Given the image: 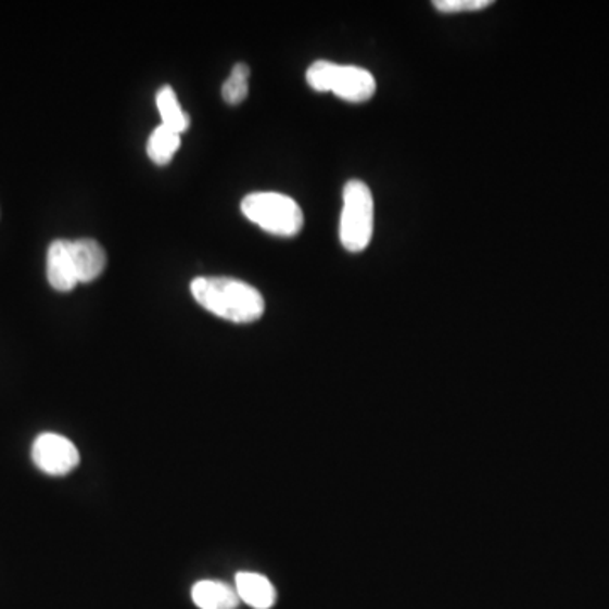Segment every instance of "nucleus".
<instances>
[{
  "mask_svg": "<svg viewBox=\"0 0 609 609\" xmlns=\"http://www.w3.org/2000/svg\"><path fill=\"white\" fill-rule=\"evenodd\" d=\"M181 138L178 132L166 126L156 127L148 141V156L157 166H165L172 162L173 156L180 148Z\"/></svg>",
  "mask_w": 609,
  "mask_h": 609,
  "instance_id": "nucleus-10",
  "label": "nucleus"
},
{
  "mask_svg": "<svg viewBox=\"0 0 609 609\" xmlns=\"http://www.w3.org/2000/svg\"><path fill=\"white\" fill-rule=\"evenodd\" d=\"M190 288L200 307L229 322H256L265 314V299L244 281L224 277L195 278Z\"/></svg>",
  "mask_w": 609,
  "mask_h": 609,
  "instance_id": "nucleus-1",
  "label": "nucleus"
},
{
  "mask_svg": "<svg viewBox=\"0 0 609 609\" xmlns=\"http://www.w3.org/2000/svg\"><path fill=\"white\" fill-rule=\"evenodd\" d=\"M156 105L162 115L163 126L169 127L178 135L185 132L190 126V117L181 109L177 93L173 92L172 87H163L156 96Z\"/></svg>",
  "mask_w": 609,
  "mask_h": 609,
  "instance_id": "nucleus-11",
  "label": "nucleus"
},
{
  "mask_svg": "<svg viewBox=\"0 0 609 609\" xmlns=\"http://www.w3.org/2000/svg\"><path fill=\"white\" fill-rule=\"evenodd\" d=\"M48 281L56 292H69L78 284L77 271L69 254V241L51 242L47 257Z\"/></svg>",
  "mask_w": 609,
  "mask_h": 609,
  "instance_id": "nucleus-7",
  "label": "nucleus"
},
{
  "mask_svg": "<svg viewBox=\"0 0 609 609\" xmlns=\"http://www.w3.org/2000/svg\"><path fill=\"white\" fill-rule=\"evenodd\" d=\"M375 232V200L365 181L351 180L344 187V205L341 214L342 245L350 253H360L368 248Z\"/></svg>",
  "mask_w": 609,
  "mask_h": 609,
  "instance_id": "nucleus-3",
  "label": "nucleus"
},
{
  "mask_svg": "<svg viewBox=\"0 0 609 609\" xmlns=\"http://www.w3.org/2000/svg\"><path fill=\"white\" fill-rule=\"evenodd\" d=\"M69 254L77 271L78 283H90L104 272L107 256L99 242L93 239L69 241Z\"/></svg>",
  "mask_w": 609,
  "mask_h": 609,
  "instance_id": "nucleus-6",
  "label": "nucleus"
},
{
  "mask_svg": "<svg viewBox=\"0 0 609 609\" xmlns=\"http://www.w3.org/2000/svg\"><path fill=\"white\" fill-rule=\"evenodd\" d=\"M307 81L317 92H332L347 102H366L376 93L371 72L353 65H335L318 60L307 69Z\"/></svg>",
  "mask_w": 609,
  "mask_h": 609,
  "instance_id": "nucleus-4",
  "label": "nucleus"
},
{
  "mask_svg": "<svg viewBox=\"0 0 609 609\" xmlns=\"http://www.w3.org/2000/svg\"><path fill=\"white\" fill-rule=\"evenodd\" d=\"M192 599L200 609H236L241 601L234 587L220 581H200L193 586Z\"/></svg>",
  "mask_w": 609,
  "mask_h": 609,
  "instance_id": "nucleus-9",
  "label": "nucleus"
},
{
  "mask_svg": "<svg viewBox=\"0 0 609 609\" xmlns=\"http://www.w3.org/2000/svg\"><path fill=\"white\" fill-rule=\"evenodd\" d=\"M250 66L245 65V63L234 65L229 78L223 85V97L227 104L238 105L248 99V93H250Z\"/></svg>",
  "mask_w": 609,
  "mask_h": 609,
  "instance_id": "nucleus-12",
  "label": "nucleus"
},
{
  "mask_svg": "<svg viewBox=\"0 0 609 609\" xmlns=\"http://www.w3.org/2000/svg\"><path fill=\"white\" fill-rule=\"evenodd\" d=\"M236 593L239 599L254 609H269L277 602V589L265 575L256 572H239L236 575Z\"/></svg>",
  "mask_w": 609,
  "mask_h": 609,
  "instance_id": "nucleus-8",
  "label": "nucleus"
},
{
  "mask_svg": "<svg viewBox=\"0 0 609 609\" xmlns=\"http://www.w3.org/2000/svg\"><path fill=\"white\" fill-rule=\"evenodd\" d=\"M33 462L48 475H66L80 464L74 442L58 433H41L33 444Z\"/></svg>",
  "mask_w": 609,
  "mask_h": 609,
  "instance_id": "nucleus-5",
  "label": "nucleus"
},
{
  "mask_svg": "<svg viewBox=\"0 0 609 609\" xmlns=\"http://www.w3.org/2000/svg\"><path fill=\"white\" fill-rule=\"evenodd\" d=\"M241 211L251 223L281 238H293L303 227L302 208L283 193H251L242 200Z\"/></svg>",
  "mask_w": 609,
  "mask_h": 609,
  "instance_id": "nucleus-2",
  "label": "nucleus"
},
{
  "mask_svg": "<svg viewBox=\"0 0 609 609\" xmlns=\"http://www.w3.org/2000/svg\"><path fill=\"white\" fill-rule=\"evenodd\" d=\"M493 5V0H435L433 8L442 14H462V12L483 11Z\"/></svg>",
  "mask_w": 609,
  "mask_h": 609,
  "instance_id": "nucleus-13",
  "label": "nucleus"
}]
</instances>
